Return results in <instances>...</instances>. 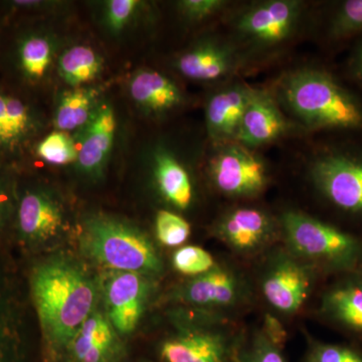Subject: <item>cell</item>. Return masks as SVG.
Segmentation results:
<instances>
[{"mask_svg": "<svg viewBox=\"0 0 362 362\" xmlns=\"http://www.w3.org/2000/svg\"><path fill=\"white\" fill-rule=\"evenodd\" d=\"M310 272L296 259L281 254L272 262L262 283V290L268 303L284 314L300 310L309 294Z\"/></svg>", "mask_w": 362, "mask_h": 362, "instance_id": "10", "label": "cell"}, {"mask_svg": "<svg viewBox=\"0 0 362 362\" xmlns=\"http://www.w3.org/2000/svg\"><path fill=\"white\" fill-rule=\"evenodd\" d=\"M30 289L45 342L57 351L68 350L96 310L101 291L96 279L77 259L54 257L35 267Z\"/></svg>", "mask_w": 362, "mask_h": 362, "instance_id": "1", "label": "cell"}, {"mask_svg": "<svg viewBox=\"0 0 362 362\" xmlns=\"http://www.w3.org/2000/svg\"><path fill=\"white\" fill-rule=\"evenodd\" d=\"M226 4L223 0H183L178 2V7L188 20L202 21L218 13Z\"/></svg>", "mask_w": 362, "mask_h": 362, "instance_id": "34", "label": "cell"}, {"mask_svg": "<svg viewBox=\"0 0 362 362\" xmlns=\"http://www.w3.org/2000/svg\"><path fill=\"white\" fill-rule=\"evenodd\" d=\"M108 317L114 329L128 334L135 329L144 312L149 294L146 276L133 272L113 271L102 284Z\"/></svg>", "mask_w": 362, "mask_h": 362, "instance_id": "9", "label": "cell"}, {"mask_svg": "<svg viewBox=\"0 0 362 362\" xmlns=\"http://www.w3.org/2000/svg\"><path fill=\"white\" fill-rule=\"evenodd\" d=\"M288 130V122L268 92L252 89L235 141L247 148L279 139Z\"/></svg>", "mask_w": 362, "mask_h": 362, "instance_id": "12", "label": "cell"}, {"mask_svg": "<svg viewBox=\"0 0 362 362\" xmlns=\"http://www.w3.org/2000/svg\"><path fill=\"white\" fill-rule=\"evenodd\" d=\"M238 66V54L230 45L206 40L194 45L176 61L181 75L195 81H216L232 74Z\"/></svg>", "mask_w": 362, "mask_h": 362, "instance_id": "17", "label": "cell"}, {"mask_svg": "<svg viewBox=\"0 0 362 362\" xmlns=\"http://www.w3.org/2000/svg\"><path fill=\"white\" fill-rule=\"evenodd\" d=\"M310 176L331 206L362 220V140L324 148L312 161Z\"/></svg>", "mask_w": 362, "mask_h": 362, "instance_id": "5", "label": "cell"}, {"mask_svg": "<svg viewBox=\"0 0 362 362\" xmlns=\"http://www.w3.org/2000/svg\"><path fill=\"white\" fill-rule=\"evenodd\" d=\"M20 319L13 294L0 275V362H21Z\"/></svg>", "mask_w": 362, "mask_h": 362, "instance_id": "22", "label": "cell"}, {"mask_svg": "<svg viewBox=\"0 0 362 362\" xmlns=\"http://www.w3.org/2000/svg\"><path fill=\"white\" fill-rule=\"evenodd\" d=\"M303 362H362V350L347 345L312 342Z\"/></svg>", "mask_w": 362, "mask_h": 362, "instance_id": "32", "label": "cell"}, {"mask_svg": "<svg viewBox=\"0 0 362 362\" xmlns=\"http://www.w3.org/2000/svg\"><path fill=\"white\" fill-rule=\"evenodd\" d=\"M286 105L312 129L362 134V98L323 69L304 68L283 78Z\"/></svg>", "mask_w": 362, "mask_h": 362, "instance_id": "2", "label": "cell"}, {"mask_svg": "<svg viewBox=\"0 0 362 362\" xmlns=\"http://www.w3.org/2000/svg\"><path fill=\"white\" fill-rule=\"evenodd\" d=\"M209 173L216 187L230 197H256L269 181L263 159L237 142L223 144L211 159Z\"/></svg>", "mask_w": 362, "mask_h": 362, "instance_id": "7", "label": "cell"}, {"mask_svg": "<svg viewBox=\"0 0 362 362\" xmlns=\"http://www.w3.org/2000/svg\"><path fill=\"white\" fill-rule=\"evenodd\" d=\"M252 88L243 84L228 86L209 98L206 108L207 132L214 141L235 142Z\"/></svg>", "mask_w": 362, "mask_h": 362, "instance_id": "15", "label": "cell"}, {"mask_svg": "<svg viewBox=\"0 0 362 362\" xmlns=\"http://www.w3.org/2000/svg\"><path fill=\"white\" fill-rule=\"evenodd\" d=\"M153 157L154 176L164 199L182 211L188 209L194 187L187 169L168 150L158 149Z\"/></svg>", "mask_w": 362, "mask_h": 362, "instance_id": "21", "label": "cell"}, {"mask_svg": "<svg viewBox=\"0 0 362 362\" xmlns=\"http://www.w3.org/2000/svg\"><path fill=\"white\" fill-rule=\"evenodd\" d=\"M237 362H288L282 349L267 339L261 330L251 338H245L238 354Z\"/></svg>", "mask_w": 362, "mask_h": 362, "instance_id": "29", "label": "cell"}, {"mask_svg": "<svg viewBox=\"0 0 362 362\" xmlns=\"http://www.w3.org/2000/svg\"><path fill=\"white\" fill-rule=\"evenodd\" d=\"M157 239L168 247L181 246L190 235V226L185 218L169 211H159L156 218Z\"/></svg>", "mask_w": 362, "mask_h": 362, "instance_id": "30", "label": "cell"}, {"mask_svg": "<svg viewBox=\"0 0 362 362\" xmlns=\"http://www.w3.org/2000/svg\"><path fill=\"white\" fill-rule=\"evenodd\" d=\"M175 270L187 276L202 275L216 266L213 256L199 247H181L173 255Z\"/></svg>", "mask_w": 362, "mask_h": 362, "instance_id": "31", "label": "cell"}, {"mask_svg": "<svg viewBox=\"0 0 362 362\" xmlns=\"http://www.w3.org/2000/svg\"><path fill=\"white\" fill-rule=\"evenodd\" d=\"M286 242L296 256L332 269L349 271L362 262V242L351 233L296 211L282 214Z\"/></svg>", "mask_w": 362, "mask_h": 362, "instance_id": "4", "label": "cell"}, {"mask_svg": "<svg viewBox=\"0 0 362 362\" xmlns=\"http://www.w3.org/2000/svg\"><path fill=\"white\" fill-rule=\"evenodd\" d=\"M129 89L136 103L151 113H165L183 101L182 93L175 83L156 71H138L131 78Z\"/></svg>", "mask_w": 362, "mask_h": 362, "instance_id": "20", "label": "cell"}, {"mask_svg": "<svg viewBox=\"0 0 362 362\" xmlns=\"http://www.w3.org/2000/svg\"><path fill=\"white\" fill-rule=\"evenodd\" d=\"M101 71L102 59L86 45L71 47L59 59V75L74 89L94 80Z\"/></svg>", "mask_w": 362, "mask_h": 362, "instance_id": "24", "label": "cell"}, {"mask_svg": "<svg viewBox=\"0 0 362 362\" xmlns=\"http://www.w3.org/2000/svg\"><path fill=\"white\" fill-rule=\"evenodd\" d=\"M0 124L21 141H25L35 128L30 108L21 99L4 94H0Z\"/></svg>", "mask_w": 362, "mask_h": 362, "instance_id": "27", "label": "cell"}, {"mask_svg": "<svg viewBox=\"0 0 362 362\" xmlns=\"http://www.w3.org/2000/svg\"><path fill=\"white\" fill-rule=\"evenodd\" d=\"M116 117L110 105H98L89 123L83 128L78 148V165L89 175L103 171L113 147L116 133Z\"/></svg>", "mask_w": 362, "mask_h": 362, "instance_id": "16", "label": "cell"}, {"mask_svg": "<svg viewBox=\"0 0 362 362\" xmlns=\"http://www.w3.org/2000/svg\"><path fill=\"white\" fill-rule=\"evenodd\" d=\"M139 6L137 0H110L107 2L105 20L111 32L120 33L129 23Z\"/></svg>", "mask_w": 362, "mask_h": 362, "instance_id": "33", "label": "cell"}, {"mask_svg": "<svg viewBox=\"0 0 362 362\" xmlns=\"http://www.w3.org/2000/svg\"><path fill=\"white\" fill-rule=\"evenodd\" d=\"M4 195H2L1 188H0V225L2 223V218H4Z\"/></svg>", "mask_w": 362, "mask_h": 362, "instance_id": "38", "label": "cell"}, {"mask_svg": "<svg viewBox=\"0 0 362 362\" xmlns=\"http://www.w3.org/2000/svg\"><path fill=\"white\" fill-rule=\"evenodd\" d=\"M326 33L328 39L334 42L362 37V0H345L335 4Z\"/></svg>", "mask_w": 362, "mask_h": 362, "instance_id": "25", "label": "cell"}, {"mask_svg": "<svg viewBox=\"0 0 362 362\" xmlns=\"http://www.w3.org/2000/svg\"><path fill=\"white\" fill-rule=\"evenodd\" d=\"M302 11L303 2L297 0L257 2L238 16L235 30L252 44L264 47L281 44L294 33Z\"/></svg>", "mask_w": 362, "mask_h": 362, "instance_id": "8", "label": "cell"}, {"mask_svg": "<svg viewBox=\"0 0 362 362\" xmlns=\"http://www.w3.org/2000/svg\"><path fill=\"white\" fill-rule=\"evenodd\" d=\"M88 258L112 271L159 275L163 264L156 247L141 230L106 216H90L80 238Z\"/></svg>", "mask_w": 362, "mask_h": 362, "instance_id": "3", "label": "cell"}, {"mask_svg": "<svg viewBox=\"0 0 362 362\" xmlns=\"http://www.w3.org/2000/svg\"><path fill=\"white\" fill-rule=\"evenodd\" d=\"M276 226L270 216L256 209H233L216 225L221 240L235 251L252 252L273 239Z\"/></svg>", "mask_w": 362, "mask_h": 362, "instance_id": "14", "label": "cell"}, {"mask_svg": "<svg viewBox=\"0 0 362 362\" xmlns=\"http://www.w3.org/2000/svg\"><path fill=\"white\" fill-rule=\"evenodd\" d=\"M349 73L352 80L362 88V37L352 51L349 61Z\"/></svg>", "mask_w": 362, "mask_h": 362, "instance_id": "36", "label": "cell"}, {"mask_svg": "<svg viewBox=\"0 0 362 362\" xmlns=\"http://www.w3.org/2000/svg\"><path fill=\"white\" fill-rule=\"evenodd\" d=\"M246 286L237 273L216 265L181 288L178 297L185 303L202 308H230L242 301Z\"/></svg>", "mask_w": 362, "mask_h": 362, "instance_id": "11", "label": "cell"}, {"mask_svg": "<svg viewBox=\"0 0 362 362\" xmlns=\"http://www.w3.org/2000/svg\"><path fill=\"white\" fill-rule=\"evenodd\" d=\"M37 154L52 165H66L77 161L78 147L66 132L54 131L37 145Z\"/></svg>", "mask_w": 362, "mask_h": 362, "instance_id": "28", "label": "cell"}, {"mask_svg": "<svg viewBox=\"0 0 362 362\" xmlns=\"http://www.w3.org/2000/svg\"><path fill=\"white\" fill-rule=\"evenodd\" d=\"M245 337L223 327H187L162 342L163 362H237Z\"/></svg>", "mask_w": 362, "mask_h": 362, "instance_id": "6", "label": "cell"}, {"mask_svg": "<svg viewBox=\"0 0 362 362\" xmlns=\"http://www.w3.org/2000/svg\"><path fill=\"white\" fill-rule=\"evenodd\" d=\"M51 42L42 35H28L18 47V63L26 78L37 81L44 77L52 64Z\"/></svg>", "mask_w": 362, "mask_h": 362, "instance_id": "26", "label": "cell"}, {"mask_svg": "<svg viewBox=\"0 0 362 362\" xmlns=\"http://www.w3.org/2000/svg\"><path fill=\"white\" fill-rule=\"evenodd\" d=\"M23 142L16 134L11 131L2 126L0 124V147L4 148H14L18 144Z\"/></svg>", "mask_w": 362, "mask_h": 362, "instance_id": "37", "label": "cell"}, {"mask_svg": "<svg viewBox=\"0 0 362 362\" xmlns=\"http://www.w3.org/2000/svg\"><path fill=\"white\" fill-rule=\"evenodd\" d=\"M97 106L96 90L77 88L66 92L59 100L54 117L57 129L69 132L84 128Z\"/></svg>", "mask_w": 362, "mask_h": 362, "instance_id": "23", "label": "cell"}, {"mask_svg": "<svg viewBox=\"0 0 362 362\" xmlns=\"http://www.w3.org/2000/svg\"><path fill=\"white\" fill-rule=\"evenodd\" d=\"M267 339L274 345L282 349L287 339V332L284 326L271 314H267L264 319V329L261 330Z\"/></svg>", "mask_w": 362, "mask_h": 362, "instance_id": "35", "label": "cell"}, {"mask_svg": "<svg viewBox=\"0 0 362 362\" xmlns=\"http://www.w3.org/2000/svg\"><path fill=\"white\" fill-rule=\"evenodd\" d=\"M18 223L23 239L33 244H45L63 232L65 214L51 195L35 190L21 197Z\"/></svg>", "mask_w": 362, "mask_h": 362, "instance_id": "13", "label": "cell"}, {"mask_svg": "<svg viewBox=\"0 0 362 362\" xmlns=\"http://www.w3.org/2000/svg\"><path fill=\"white\" fill-rule=\"evenodd\" d=\"M116 332L108 317L96 309L69 346L74 361L113 362L120 350Z\"/></svg>", "mask_w": 362, "mask_h": 362, "instance_id": "18", "label": "cell"}, {"mask_svg": "<svg viewBox=\"0 0 362 362\" xmlns=\"http://www.w3.org/2000/svg\"><path fill=\"white\" fill-rule=\"evenodd\" d=\"M321 311L331 321L362 335V277H352L325 293Z\"/></svg>", "mask_w": 362, "mask_h": 362, "instance_id": "19", "label": "cell"}]
</instances>
